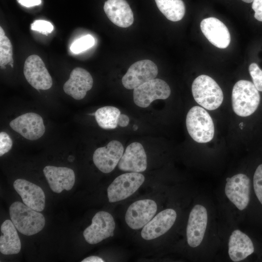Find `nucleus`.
<instances>
[{"label": "nucleus", "mask_w": 262, "mask_h": 262, "mask_svg": "<svg viewBox=\"0 0 262 262\" xmlns=\"http://www.w3.org/2000/svg\"><path fill=\"white\" fill-rule=\"evenodd\" d=\"M250 188L249 178L244 174L239 173L227 179L225 192L229 201L242 211L249 203Z\"/></svg>", "instance_id": "10"}, {"label": "nucleus", "mask_w": 262, "mask_h": 262, "mask_svg": "<svg viewBox=\"0 0 262 262\" xmlns=\"http://www.w3.org/2000/svg\"><path fill=\"white\" fill-rule=\"evenodd\" d=\"M261 100L259 91L254 83L247 80H240L234 85L231 95L234 113L242 117L252 115L257 109Z\"/></svg>", "instance_id": "2"}, {"label": "nucleus", "mask_w": 262, "mask_h": 262, "mask_svg": "<svg viewBox=\"0 0 262 262\" xmlns=\"http://www.w3.org/2000/svg\"><path fill=\"white\" fill-rule=\"evenodd\" d=\"M120 114V111L117 108L107 106L98 109L95 112L94 116L100 128L105 130H111L117 127Z\"/></svg>", "instance_id": "25"}, {"label": "nucleus", "mask_w": 262, "mask_h": 262, "mask_svg": "<svg viewBox=\"0 0 262 262\" xmlns=\"http://www.w3.org/2000/svg\"><path fill=\"white\" fill-rule=\"evenodd\" d=\"M201 31L209 42L219 49L228 47L230 35L226 26L218 19L210 17L203 19L200 23Z\"/></svg>", "instance_id": "20"}, {"label": "nucleus", "mask_w": 262, "mask_h": 262, "mask_svg": "<svg viewBox=\"0 0 262 262\" xmlns=\"http://www.w3.org/2000/svg\"><path fill=\"white\" fill-rule=\"evenodd\" d=\"M23 72L29 83L37 90H48L52 85V79L42 59L31 55L25 60Z\"/></svg>", "instance_id": "8"}, {"label": "nucleus", "mask_w": 262, "mask_h": 262, "mask_svg": "<svg viewBox=\"0 0 262 262\" xmlns=\"http://www.w3.org/2000/svg\"><path fill=\"white\" fill-rule=\"evenodd\" d=\"M95 43L94 38L92 35L87 34L75 40L72 44L70 50L73 53L78 54L91 48Z\"/></svg>", "instance_id": "27"}, {"label": "nucleus", "mask_w": 262, "mask_h": 262, "mask_svg": "<svg viewBox=\"0 0 262 262\" xmlns=\"http://www.w3.org/2000/svg\"><path fill=\"white\" fill-rule=\"evenodd\" d=\"M13 186L25 204L39 212L44 209L45 195L40 186L22 179L16 180Z\"/></svg>", "instance_id": "18"}, {"label": "nucleus", "mask_w": 262, "mask_h": 262, "mask_svg": "<svg viewBox=\"0 0 262 262\" xmlns=\"http://www.w3.org/2000/svg\"><path fill=\"white\" fill-rule=\"evenodd\" d=\"M157 210V204L152 199L136 201L128 208L125 214V221L131 229H139L151 220Z\"/></svg>", "instance_id": "12"}, {"label": "nucleus", "mask_w": 262, "mask_h": 262, "mask_svg": "<svg viewBox=\"0 0 262 262\" xmlns=\"http://www.w3.org/2000/svg\"><path fill=\"white\" fill-rule=\"evenodd\" d=\"M158 73L156 65L150 60L136 62L129 68L122 79V83L128 89H134L156 78Z\"/></svg>", "instance_id": "9"}, {"label": "nucleus", "mask_w": 262, "mask_h": 262, "mask_svg": "<svg viewBox=\"0 0 262 262\" xmlns=\"http://www.w3.org/2000/svg\"><path fill=\"white\" fill-rule=\"evenodd\" d=\"M192 92L195 101L208 110L217 109L223 101L222 89L213 78L206 75H200L194 80Z\"/></svg>", "instance_id": "3"}, {"label": "nucleus", "mask_w": 262, "mask_h": 262, "mask_svg": "<svg viewBox=\"0 0 262 262\" xmlns=\"http://www.w3.org/2000/svg\"><path fill=\"white\" fill-rule=\"evenodd\" d=\"M176 218L177 213L172 209L161 211L143 228L142 237L146 240H151L163 235L173 226Z\"/></svg>", "instance_id": "15"}, {"label": "nucleus", "mask_w": 262, "mask_h": 262, "mask_svg": "<svg viewBox=\"0 0 262 262\" xmlns=\"http://www.w3.org/2000/svg\"><path fill=\"white\" fill-rule=\"evenodd\" d=\"M243 1L246 3H251L253 2V0H242Z\"/></svg>", "instance_id": "36"}, {"label": "nucleus", "mask_w": 262, "mask_h": 262, "mask_svg": "<svg viewBox=\"0 0 262 262\" xmlns=\"http://www.w3.org/2000/svg\"><path fill=\"white\" fill-rule=\"evenodd\" d=\"M104 261L100 257L95 256L88 257L81 261V262H104Z\"/></svg>", "instance_id": "35"}, {"label": "nucleus", "mask_w": 262, "mask_h": 262, "mask_svg": "<svg viewBox=\"0 0 262 262\" xmlns=\"http://www.w3.org/2000/svg\"><path fill=\"white\" fill-rule=\"evenodd\" d=\"M11 128L25 139L36 140L45 133V127L42 117L30 112L20 115L9 123Z\"/></svg>", "instance_id": "11"}, {"label": "nucleus", "mask_w": 262, "mask_h": 262, "mask_svg": "<svg viewBox=\"0 0 262 262\" xmlns=\"http://www.w3.org/2000/svg\"><path fill=\"white\" fill-rule=\"evenodd\" d=\"M171 94L168 84L164 80L154 79L134 89L133 101L138 106L148 107L156 99H165Z\"/></svg>", "instance_id": "6"}, {"label": "nucleus", "mask_w": 262, "mask_h": 262, "mask_svg": "<svg viewBox=\"0 0 262 262\" xmlns=\"http://www.w3.org/2000/svg\"><path fill=\"white\" fill-rule=\"evenodd\" d=\"M162 13L168 20L178 21L183 17L185 7L182 0H155Z\"/></svg>", "instance_id": "24"}, {"label": "nucleus", "mask_w": 262, "mask_h": 262, "mask_svg": "<svg viewBox=\"0 0 262 262\" xmlns=\"http://www.w3.org/2000/svg\"><path fill=\"white\" fill-rule=\"evenodd\" d=\"M228 253L233 262L242 261L254 251L253 244L250 238L239 229L232 232L229 240Z\"/></svg>", "instance_id": "22"}, {"label": "nucleus", "mask_w": 262, "mask_h": 262, "mask_svg": "<svg viewBox=\"0 0 262 262\" xmlns=\"http://www.w3.org/2000/svg\"><path fill=\"white\" fill-rule=\"evenodd\" d=\"M31 29L37 31L42 34L47 35L53 30V26L49 22L43 20H37L34 21L31 24Z\"/></svg>", "instance_id": "30"}, {"label": "nucleus", "mask_w": 262, "mask_h": 262, "mask_svg": "<svg viewBox=\"0 0 262 262\" xmlns=\"http://www.w3.org/2000/svg\"><path fill=\"white\" fill-rule=\"evenodd\" d=\"M115 224L113 216L105 211L97 213L92 219V224L83 232L85 241L91 245L98 244L112 237Z\"/></svg>", "instance_id": "7"}, {"label": "nucleus", "mask_w": 262, "mask_h": 262, "mask_svg": "<svg viewBox=\"0 0 262 262\" xmlns=\"http://www.w3.org/2000/svg\"><path fill=\"white\" fill-rule=\"evenodd\" d=\"M248 70L256 88L259 91L262 92V70L255 63L249 65Z\"/></svg>", "instance_id": "28"}, {"label": "nucleus", "mask_w": 262, "mask_h": 262, "mask_svg": "<svg viewBox=\"0 0 262 262\" xmlns=\"http://www.w3.org/2000/svg\"><path fill=\"white\" fill-rule=\"evenodd\" d=\"M93 84V80L90 73L82 68L76 67L72 70L69 78L64 83L63 89L65 93L74 99L80 100L85 97Z\"/></svg>", "instance_id": "16"}, {"label": "nucleus", "mask_w": 262, "mask_h": 262, "mask_svg": "<svg viewBox=\"0 0 262 262\" xmlns=\"http://www.w3.org/2000/svg\"><path fill=\"white\" fill-rule=\"evenodd\" d=\"M145 180L144 176L137 172H129L116 177L107 188L110 202L125 199L133 194Z\"/></svg>", "instance_id": "5"}, {"label": "nucleus", "mask_w": 262, "mask_h": 262, "mask_svg": "<svg viewBox=\"0 0 262 262\" xmlns=\"http://www.w3.org/2000/svg\"><path fill=\"white\" fill-rule=\"evenodd\" d=\"M186 125L190 136L197 143L209 142L214 136L212 118L201 107L195 106L190 109L186 115Z\"/></svg>", "instance_id": "4"}, {"label": "nucleus", "mask_w": 262, "mask_h": 262, "mask_svg": "<svg viewBox=\"0 0 262 262\" xmlns=\"http://www.w3.org/2000/svg\"><path fill=\"white\" fill-rule=\"evenodd\" d=\"M43 173L50 189L56 193L64 190L69 191L74 185L75 175L71 168L47 165L44 168Z\"/></svg>", "instance_id": "19"}, {"label": "nucleus", "mask_w": 262, "mask_h": 262, "mask_svg": "<svg viewBox=\"0 0 262 262\" xmlns=\"http://www.w3.org/2000/svg\"><path fill=\"white\" fill-rule=\"evenodd\" d=\"M129 117L124 114H120L118 120V125L121 127L127 126L129 123Z\"/></svg>", "instance_id": "34"}, {"label": "nucleus", "mask_w": 262, "mask_h": 262, "mask_svg": "<svg viewBox=\"0 0 262 262\" xmlns=\"http://www.w3.org/2000/svg\"><path fill=\"white\" fill-rule=\"evenodd\" d=\"M9 64L13 67V47L11 41L0 27V65L1 67Z\"/></svg>", "instance_id": "26"}, {"label": "nucleus", "mask_w": 262, "mask_h": 262, "mask_svg": "<svg viewBox=\"0 0 262 262\" xmlns=\"http://www.w3.org/2000/svg\"><path fill=\"white\" fill-rule=\"evenodd\" d=\"M118 168L130 172L140 173L147 167V157L143 146L138 142L128 145L118 164Z\"/></svg>", "instance_id": "17"}, {"label": "nucleus", "mask_w": 262, "mask_h": 262, "mask_svg": "<svg viewBox=\"0 0 262 262\" xmlns=\"http://www.w3.org/2000/svg\"><path fill=\"white\" fill-rule=\"evenodd\" d=\"M16 229L12 220H6L1 224L0 251L2 254L13 255L19 252L21 245Z\"/></svg>", "instance_id": "23"}, {"label": "nucleus", "mask_w": 262, "mask_h": 262, "mask_svg": "<svg viewBox=\"0 0 262 262\" xmlns=\"http://www.w3.org/2000/svg\"><path fill=\"white\" fill-rule=\"evenodd\" d=\"M208 222V213L205 207L197 204L191 210L186 228L187 241L191 247H196L201 243Z\"/></svg>", "instance_id": "13"}, {"label": "nucleus", "mask_w": 262, "mask_h": 262, "mask_svg": "<svg viewBox=\"0 0 262 262\" xmlns=\"http://www.w3.org/2000/svg\"><path fill=\"white\" fill-rule=\"evenodd\" d=\"M9 214L17 230L27 236L38 233L45 225V219L42 213L19 201L11 205Z\"/></svg>", "instance_id": "1"}, {"label": "nucleus", "mask_w": 262, "mask_h": 262, "mask_svg": "<svg viewBox=\"0 0 262 262\" xmlns=\"http://www.w3.org/2000/svg\"><path fill=\"white\" fill-rule=\"evenodd\" d=\"M138 126H137L136 125H133L132 128H133V130L134 131H136V130L138 129Z\"/></svg>", "instance_id": "37"}, {"label": "nucleus", "mask_w": 262, "mask_h": 262, "mask_svg": "<svg viewBox=\"0 0 262 262\" xmlns=\"http://www.w3.org/2000/svg\"><path fill=\"white\" fill-rule=\"evenodd\" d=\"M21 5L26 7L38 5L41 3V0H17Z\"/></svg>", "instance_id": "33"}, {"label": "nucleus", "mask_w": 262, "mask_h": 262, "mask_svg": "<svg viewBox=\"0 0 262 262\" xmlns=\"http://www.w3.org/2000/svg\"><path fill=\"white\" fill-rule=\"evenodd\" d=\"M103 9L110 21L118 27L127 28L133 22V12L126 0H107Z\"/></svg>", "instance_id": "21"}, {"label": "nucleus", "mask_w": 262, "mask_h": 262, "mask_svg": "<svg viewBox=\"0 0 262 262\" xmlns=\"http://www.w3.org/2000/svg\"><path fill=\"white\" fill-rule=\"evenodd\" d=\"M13 141L9 135L4 131L0 133V156L7 153L12 148Z\"/></svg>", "instance_id": "31"}, {"label": "nucleus", "mask_w": 262, "mask_h": 262, "mask_svg": "<svg viewBox=\"0 0 262 262\" xmlns=\"http://www.w3.org/2000/svg\"><path fill=\"white\" fill-rule=\"evenodd\" d=\"M253 187L256 196L262 205V164H260L255 171Z\"/></svg>", "instance_id": "29"}, {"label": "nucleus", "mask_w": 262, "mask_h": 262, "mask_svg": "<svg viewBox=\"0 0 262 262\" xmlns=\"http://www.w3.org/2000/svg\"><path fill=\"white\" fill-rule=\"evenodd\" d=\"M123 152L122 144L118 141L112 140L106 146L95 150L93 156V162L101 172L109 173L118 164Z\"/></svg>", "instance_id": "14"}, {"label": "nucleus", "mask_w": 262, "mask_h": 262, "mask_svg": "<svg viewBox=\"0 0 262 262\" xmlns=\"http://www.w3.org/2000/svg\"><path fill=\"white\" fill-rule=\"evenodd\" d=\"M252 8L255 12V19L262 22V0H253Z\"/></svg>", "instance_id": "32"}]
</instances>
